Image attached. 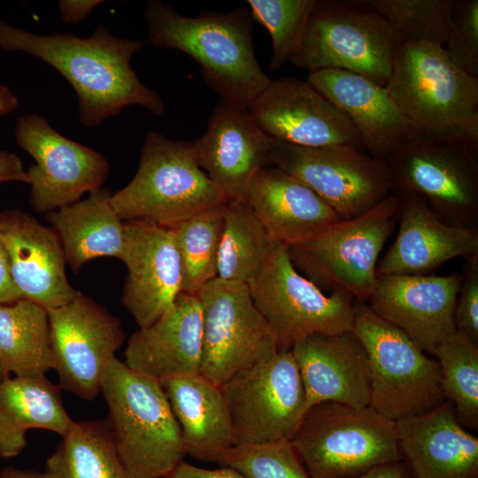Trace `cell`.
<instances>
[{
	"mask_svg": "<svg viewBox=\"0 0 478 478\" xmlns=\"http://www.w3.org/2000/svg\"><path fill=\"white\" fill-rule=\"evenodd\" d=\"M18 106L16 95L9 88L0 85V117L14 112Z\"/></svg>",
	"mask_w": 478,
	"mask_h": 478,
	"instance_id": "bcb514c9",
	"label": "cell"
},
{
	"mask_svg": "<svg viewBox=\"0 0 478 478\" xmlns=\"http://www.w3.org/2000/svg\"><path fill=\"white\" fill-rule=\"evenodd\" d=\"M4 375L2 374L1 371H0V381H2L4 379Z\"/></svg>",
	"mask_w": 478,
	"mask_h": 478,
	"instance_id": "c3c4849f",
	"label": "cell"
},
{
	"mask_svg": "<svg viewBox=\"0 0 478 478\" xmlns=\"http://www.w3.org/2000/svg\"><path fill=\"white\" fill-rule=\"evenodd\" d=\"M179 424L186 454L216 463L235 445L220 385L200 374L160 381Z\"/></svg>",
	"mask_w": 478,
	"mask_h": 478,
	"instance_id": "83f0119b",
	"label": "cell"
},
{
	"mask_svg": "<svg viewBox=\"0 0 478 478\" xmlns=\"http://www.w3.org/2000/svg\"><path fill=\"white\" fill-rule=\"evenodd\" d=\"M53 369L48 311L25 298L0 305V371L4 377L43 376Z\"/></svg>",
	"mask_w": 478,
	"mask_h": 478,
	"instance_id": "4dcf8cb0",
	"label": "cell"
},
{
	"mask_svg": "<svg viewBox=\"0 0 478 478\" xmlns=\"http://www.w3.org/2000/svg\"><path fill=\"white\" fill-rule=\"evenodd\" d=\"M196 296L202 310L200 374L221 385L278 351L248 285L216 277Z\"/></svg>",
	"mask_w": 478,
	"mask_h": 478,
	"instance_id": "4fadbf2b",
	"label": "cell"
},
{
	"mask_svg": "<svg viewBox=\"0 0 478 478\" xmlns=\"http://www.w3.org/2000/svg\"><path fill=\"white\" fill-rule=\"evenodd\" d=\"M396 428L412 478H478V437L461 425L450 401L397 420Z\"/></svg>",
	"mask_w": 478,
	"mask_h": 478,
	"instance_id": "d4e9b609",
	"label": "cell"
},
{
	"mask_svg": "<svg viewBox=\"0 0 478 478\" xmlns=\"http://www.w3.org/2000/svg\"><path fill=\"white\" fill-rule=\"evenodd\" d=\"M102 3L101 0H61L58 2V9L65 22L76 25Z\"/></svg>",
	"mask_w": 478,
	"mask_h": 478,
	"instance_id": "b9f144b4",
	"label": "cell"
},
{
	"mask_svg": "<svg viewBox=\"0 0 478 478\" xmlns=\"http://www.w3.org/2000/svg\"><path fill=\"white\" fill-rule=\"evenodd\" d=\"M250 18L245 8L185 17L161 1L145 11L154 46L189 56L220 99L246 109L272 81L256 58Z\"/></svg>",
	"mask_w": 478,
	"mask_h": 478,
	"instance_id": "7a4b0ae2",
	"label": "cell"
},
{
	"mask_svg": "<svg viewBox=\"0 0 478 478\" xmlns=\"http://www.w3.org/2000/svg\"><path fill=\"white\" fill-rule=\"evenodd\" d=\"M397 195L398 232L377 263V276L432 274L455 258L478 257V228L447 224L420 197Z\"/></svg>",
	"mask_w": 478,
	"mask_h": 478,
	"instance_id": "603a6c76",
	"label": "cell"
},
{
	"mask_svg": "<svg viewBox=\"0 0 478 478\" xmlns=\"http://www.w3.org/2000/svg\"><path fill=\"white\" fill-rule=\"evenodd\" d=\"M100 393L126 478H166L183 461L181 429L159 381L113 357Z\"/></svg>",
	"mask_w": 478,
	"mask_h": 478,
	"instance_id": "3957f363",
	"label": "cell"
},
{
	"mask_svg": "<svg viewBox=\"0 0 478 478\" xmlns=\"http://www.w3.org/2000/svg\"><path fill=\"white\" fill-rule=\"evenodd\" d=\"M250 290L273 331L278 351H291L312 335L353 329L355 299L341 291L325 294L296 269L288 247L280 243H275Z\"/></svg>",
	"mask_w": 478,
	"mask_h": 478,
	"instance_id": "8fae6325",
	"label": "cell"
},
{
	"mask_svg": "<svg viewBox=\"0 0 478 478\" xmlns=\"http://www.w3.org/2000/svg\"><path fill=\"white\" fill-rule=\"evenodd\" d=\"M385 87L419 134L460 136L478 148V78L443 45L399 43Z\"/></svg>",
	"mask_w": 478,
	"mask_h": 478,
	"instance_id": "277c9868",
	"label": "cell"
},
{
	"mask_svg": "<svg viewBox=\"0 0 478 478\" xmlns=\"http://www.w3.org/2000/svg\"><path fill=\"white\" fill-rule=\"evenodd\" d=\"M73 422L64 407L61 388L45 375L8 376L0 381V457L19 455L31 428L46 429L63 437Z\"/></svg>",
	"mask_w": 478,
	"mask_h": 478,
	"instance_id": "f546056e",
	"label": "cell"
},
{
	"mask_svg": "<svg viewBox=\"0 0 478 478\" xmlns=\"http://www.w3.org/2000/svg\"><path fill=\"white\" fill-rule=\"evenodd\" d=\"M5 181L28 183V177L20 158L16 154L0 150V183Z\"/></svg>",
	"mask_w": 478,
	"mask_h": 478,
	"instance_id": "ee69618b",
	"label": "cell"
},
{
	"mask_svg": "<svg viewBox=\"0 0 478 478\" xmlns=\"http://www.w3.org/2000/svg\"><path fill=\"white\" fill-rule=\"evenodd\" d=\"M357 478H412L404 461L383 465Z\"/></svg>",
	"mask_w": 478,
	"mask_h": 478,
	"instance_id": "f6af8a7d",
	"label": "cell"
},
{
	"mask_svg": "<svg viewBox=\"0 0 478 478\" xmlns=\"http://www.w3.org/2000/svg\"><path fill=\"white\" fill-rule=\"evenodd\" d=\"M48 316L58 386L93 400L101 392L107 364L125 341L120 320L81 294L48 310Z\"/></svg>",
	"mask_w": 478,
	"mask_h": 478,
	"instance_id": "2e32d148",
	"label": "cell"
},
{
	"mask_svg": "<svg viewBox=\"0 0 478 478\" xmlns=\"http://www.w3.org/2000/svg\"><path fill=\"white\" fill-rule=\"evenodd\" d=\"M398 197L390 193L367 212L288 247L296 269L318 287L367 303L380 253L395 229Z\"/></svg>",
	"mask_w": 478,
	"mask_h": 478,
	"instance_id": "30bf717a",
	"label": "cell"
},
{
	"mask_svg": "<svg viewBox=\"0 0 478 478\" xmlns=\"http://www.w3.org/2000/svg\"><path fill=\"white\" fill-rule=\"evenodd\" d=\"M0 240L22 298L48 311L81 294L67 280L63 247L52 227L20 210H4L0 212Z\"/></svg>",
	"mask_w": 478,
	"mask_h": 478,
	"instance_id": "44dd1931",
	"label": "cell"
},
{
	"mask_svg": "<svg viewBox=\"0 0 478 478\" xmlns=\"http://www.w3.org/2000/svg\"><path fill=\"white\" fill-rule=\"evenodd\" d=\"M121 261L127 276L121 304L139 328L159 319L181 293V271L174 235L170 227L124 221Z\"/></svg>",
	"mask_w": 478,
	"mask_h": 478,
	"instance_id": "d6986e66",
	"label": "cell"
},
{
	"mask_svg": "<svg viewBox=\"0 0 478 478\" xmlns=\"http://www.w3.org/2000/svg\"><path fill=\"white\" fill-rule=\"evenodd\" d=\"M290 443L312 478H357L402 460L396 421L370 405L317 404L305 412Z\"/></svg>",
	"mask_w": 478,
	"mask_h": 478,
	"instance_id": "8992f818",
	"label": "cell"
},
{
	"mask_svg": "<svg viewBox=\"0 0 478 478\" xmlns=\"http://www.w3.org/2000/svg\"><path fill=\"white\" fill-rule=\"evenodd\" d=\"M476 155L463 137L419 134L384 162L392 193L420 197L447 224L478 228Z\"/></svg>",
	"mask_w": 478,
	"mask_h": 478,
	"instance_id": "ba28073f",
	"label": "cell"
},
{
	"mask_svg": "<svg viewBox=\"0 0 478 478\" xmlns=\"http://www.w3.org/2000/svg\"><path fill=\"white\" fill-rule=\"evenodd\" d=\"M0 478H52L45 471L19 470L6 466L0 471Z\"/></svg>",
	"mask_w": 478,
	"mask_h": 478,
	"instance_id": "7dc6e473",
	"label": "cell"
},
{
	"mask_svg": "<svg viewBox=\"0 0 478 478\" xmlns=\"http://www.w3.org/2000/svg\"><path fill=\"white\" fill-rule=\"evenodd\" d=\"M201 359L200 302L196 295L181 292L159 319L130 336L123 362L160 382L199 374Z\"/></svg>",
	"mask_w": 478,
	"mask_h": 478,
	"instance_id": "484cf974",
	"label": "cell"
},
{
	"mask_svg": "<svg viewBox=\"0 0 478 478\" xmlns=\"http://www.w3.org/2000/svg\"><path fill=\"white\" fill-rule=\"evenodd\" d=\"M227 202L171 227L180 258L182 293L197 295L217 277Z\"/></svg>",
	"mask_w": 478,
	"mask_h": 478,
	"instance_id": "836d02e7",
	"label": "cell"
},
{
	"mask_svg": "<svg viewBox=\"0 0 478 478\" xmlns=\"http://www.w3.org/2000/svg\"><path fill=\"white\" fill-rule=\"evenodd\" d=\"M248 110L255 124L273 139L307 148L363 149L347 117L306 81H272Z\"/></svg>",
	"mask_w": 478,
	"mask_h": 478,
	"instance_id": "e0dca14e",
	"label": "cell"
},
{
	"mask_svg": "<svg viewBox=\"0 0 478 478\" xmlns=\"http://www.w3.org/2000/svg\"><path fill=\"white\" fill-rule=\"evenodd\" d=\"M441 383L446 400L466 428L478 429V344L454 330L436 346Z\"/></svg>",
	"mask_w": 478,
	"mask_h": 478,
	"instance_id": "e575fe53",
	"label": "cell"
},
{
	"mask_svg": "<svg viewBox=\"0 0 478 478\" xmlns=\"http://www.w3.org/2000/svg\"><path fill=\"white\" fill-rule=\"evenodd\" d=\"M21 298L12 277L6 250L0 240V305L13 303Z\"/></svg>",
	"mask_w": 478,
	"mask_h": 478,
	"instance_id": "7bdbcfd3",
	"label": "cell"
},
{
	"mask_svg": "<svg viewBox=\"0 0 478 478\" xmlns=\"http://www.w3.org/2000/svg\"><path fill=\"white\" fill-rule=\"evenodd\" d=\"M235 444L290 440L305 412V395L291 351L235 374L220 385Z\"/></svg>",
	"mask_w": 478,
	"mask_h": 478,
	"instance_id": "7c38bea8",
	"label": "cell"
},
{
	"mask_svg": "<svg viewBox=\"0 0 478 478\" xmlns=\"http://www.w3.org/2000/svg\"><path fill=\"white\" fill-rule=\"evenodd\" d=\"M44 471L52 478H126L106 420L74 421Z\"/></svg>",
	"mask_w": 478,
	"mask_h": 478,
	"instance_id": "d6a6232c",
	"label": "cell"
},
{
	"mask_svg": "<svg viewBox=\"0 0 478 478\" xmlns=\"http://www.w3.org/2000/svg\"><path fill=\"white\" fill-rule=\"evenodd\" d=\"M386 22L399 43L444 45L453 0H364Z\"/></svg>",
	"mask_w": 478,
	"mask_h": 478,
	"instance_id": "d590c367",
	"label": "cell"
},
{
	"mask_svg": "<svg viewBox=\"0 0 478 478\" xmlns=\"http://www.w3.org/2000/svg\"><path fill=\"white\" fill-rule=\"evenodd\" d=\"M315 0H248L253 19L269 32V68L280 69L296 50Z\"/></svg>",
	"mask_w": 478,
	"mask_h": 478,
	"instance_id": "8d00e7d4",
	"label": "cell"
},
{
	"mask_svg": "<svg viewBox=\"0 0 478 478\" xmlns=\"http://www.w3.org/2000/svg\"><path fill=\"white\" fill-rule=\"evenodd\" d=\"M145 42L117 37L103 26L87 38L72 33L42 35L0 19V48L30 54L58 71L78 96L80 120L86 127L130 105L163 113L161 96L144 86L131 66L132 57Z\"/></svg>",
	"mask_w": 478,
	"mask_h": 478,
	"instance_id": "6da1fadb",
	"label": "cell"
},
{
	"mask_svg": "<svg viewBox=\"0 0 478 478\" xmlns=\"http://www.w3.org/2000/svg\"><path fill=\"white\" fill-rule=\"evenodd\" d=\"M15 135L18 144L35 160L27 174L29 202L36 212L50 213L103 188L110 171L108 160L62 135L42 117L21 115Z\"/></svg>",
	"mask_w": 478,
	"mask_h": 478,
	"instance_id": "9a60e30c",
	"label": "cell"
},
{
	"mask_svg": "<svg viewBox=\"0 0 478 478\" xmlns=\"http://www.w3.org/2000/svg\"><path fill=\"white\" fill-rule=\"evenodd\" d=\"M270 165L305 183L342 220L367 212L392 192L386 163L355 146L307 148L273 139Z\"/></svg>",
	"mask_w": 478,
	"mask_h": 478,
	"instance_id": "5bb4252c",
	"label": "cell"
},
{
	"mask_svg": "<svg viewBox=\"0 0 478 478\" xmlns=\"http://www.w3.org/2000/svg\"><path fill=\"white\" fill-rule=\"evenodd\" d=\"M453 321L456 330L478 344V257L465 265Z\"/></svg>",
	"mask_w": 478,
	"mask_h": 478,
	"instance_id": "ab89813d",
	"label": "cell"
},
{
	"mask_svg": "<svg viewBox=\"0 0 478 478\" xmlns=\"http://www.w3.org/2000/svg\"><path fill=\"white\" fill-rule=\"evenodd\" d=\"M443 49L456 66L478 78V0H453Z\"/></svg>",
	"mask_w": 478,
	"mask_h": 478,
	"instance_id": "f35d334b",
	"label": "cell"
},
{
	"mask_svg": "<svg viewBox=\"0 0 478 478\" xmlns=\"http://www.w3.org/2000/svg\"><path fill=\"white\" fill-rule=\"evenodd\" d=\"M190 146L199 166L227 200H234L244 198L256 173L270 165L273 138L255 124L248 109L220 99L205 133Z\"/></svg>",
	"mask_w": 478,
	"mask_h": 478,
	"instance_id": "ffe728a7",
	"label": "cell"
},
{
	"mask_svg": "<svg viewBox=\"0 0 478 478\" xmlns=\"http://www.w3.org/2000/svg\"><path fill=\"white\" fill-rule=\"evenodd\" d=\"M227 198L199 166L190 143L157 131L144 139L138 169L112 204L123 221L173 227Z\"/></svg>",
	"mask_w": 478,
	"mask_h": 478,
	"instance_id": "5b68a950",
	"label": "cell"
},
{
	"mask_svg": "<svg viewBox=\"0 0 478 478\" xmlns=\"http://www.w3.org/2000/svg\"><path fill=\"white\" fill-rule=\"evenodd\" d=\"M245 478H312L290 440L258 444H235L216 462Z\"/></svg>",
	"mask_w": 478,
	"mask_h": 478,
	"instance_id": "74e56055",
	"label": "cell"
},
{
	"mask_svg": "<svg viewBox=\"0 0 478 478\" xmlns=\"http://www.w3.org/2000/svg\"><path fill=\"white\" fill-rule=\"evenodd\" d=\"M352 331L368 355L370 406L378 412L397 421L432 411L446 400L436 358L365 302L355 300Z\"/></svg>",
	"mask_w": 478,
	"mask_h": 478,
	"instance_id": "9c48e42d",
	"label": "cell"
},
{
	"mask_svg": "<svg viewBox=\"0 0 478 478\" xmlns=\"http://www.w3.org/2000/svg\"><path fill=\"white\" fill-rule=\"evenodd\" d=\"M106 188L90 193L76 203L47 213L73 272L98 257L121 259L124 249V221L112 204Z\"/></svg>",
	"mask_w": 478,
	"mask_h": 478,
	"instance_id": "f1b7e54d",
	"label": "cell"
},
{
	"mask_svg": "<svg viewBox=\"0 0 478 478\" xmlns=\"http://www.w3.org/2000/svg\"><path fill=\"white\" fill-rule=\"evenodd\" d=\"M244 198L270 236L287 247L305 242L342 220L305 183L272 165L256 173Z\"/></svg>",
	"mask_w": 478,
	"mask_h": 478,
	"instance_id": "4316f807",
	"label": "cell"
},
{
	"mask_svg": "<svg viewBox=\"0 0 478 478\" xmlns=\"http://www.w3.org/2000/svg\"><path fill=\"white\" fill-rule=\"evenodd\" d=\"M166 478H245L236 470L220 466L205 469L181 461Z\"/></svg>",
	"mask_w": 478,
	"mask_h": 478,
	"instance_id": "60d3db41",
	"label": "cell"
},
{
	"mask_svg": "<svg viewBox=\"0 0 478 478\" xmlns=\"http://www.w3.org/2000/svg\"><path fill=\"white\" fill-rule=\"evenodd\" d=\"M462 274L381 275L367 301L382 319L405 332L426 353L455 330L453 314Z\"/></svg>",
	"mask_w": 478,
	"mask_h": 478,
	"instance_id": "ac0fdd59",
	"label": "cell"
},
{
	"mask_svg": "<svg viewBox=\"0 0 478 478\" xmlns=\"http://www.w3.org/2000/svg\"><path fill=\"white\" fill-rule=\"evenodd\" d=\"M399 42L364 0H315L289 62L310 72L336 69L386 86Z\"/></svg>",
	"mask_w": 478,
	"mask_h": 478,
	"instance_id": "52a82bcc",
	"label": "cell"
},
{
	"mask_svg": "<svg viewBox=\"0 0 478 478\" xmlns=\"http://www.w3.org/2000/svg\"><path fill=\"white\" fill-rule=\"evenodd\" d=\"M306 81L347 117L363 150L377 159L419 135L385 86L336 69L310 72Z\"/></svg>",
	"mask_w": 478,
	"mask_h": 478,
	"instance_id": "7402d4cb",
	"label": "cell"
},
{
	"mask_svg": "<svg viewBox=\"0 0 478 478\" xmlns=\"http://www.w3.org/2000/svg\"><path fill=\"white\" fill-rule=\"evenodd\" d=\"M305 395V412L322 402L351 407L370 405L367 352L356 334L312 335L291 350Z\"/></svg>",
	"mask_w": 478,
	"mask_h": 478,
	"instance_id": "cb8c5ba5",
	"label": "cell"
},
{
	"mask_svg": "<svg viewBox=\"0 0 478 478\" xmlns=\"http://www.w3.org/2000/svg\"><path fill=\"white\" fill-rule=\"evenodd\" d=\"M275 243L245 198L227 200L217 277L251 286Z\"/></svg>",
	"mask_w": 478,
	"mask_h": 478,
	"instance_id": "1f68e13d",
	"label": "cell"
}]
</instances>
